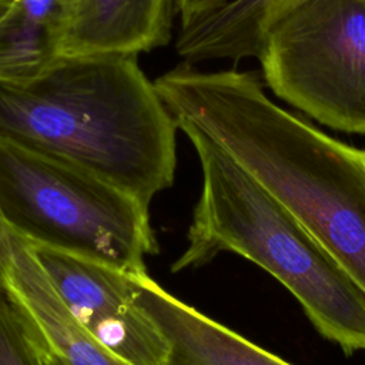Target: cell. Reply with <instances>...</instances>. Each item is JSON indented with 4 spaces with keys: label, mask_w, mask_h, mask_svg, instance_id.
<instances>
[{
    "label": "cell",
    "mask_w": 365,
    "mask_h": 365,
    "mask_svg": "<svg viewBox=\"0 0 365 365\" xmlns=\"http://www.w3.org/2000/svg\"><path fill=\"white\" fill-rule=\"evenodd\" d=\"M177 123L222 147L365 291V150L274 103L254 71L181 63L154 80Z\"/></svg>",
    "instance_id": "cell-1"
},
{
    "label": "cell",
    "mask_w": 365,
    "mask_h": 365,
    "mask_svg": "<svg viewBox=\"0 0 365 365\" xmlns=\"http://www.w3.org/2000/svg\"><path fill=\"white\" fill-rule=\"evenodd\" d=\"M177 124L137 56H60L0 78V138L83 167L145 207L171 187Z\"/></svg>",
    "instance_id": "cell-2"
},
{
    "label": "cell",
    "mask_w": 365,
    "mask_h": 365,
    "mask_svg": "<svg viewBox=\"0 0 365 365\" xmlns=\"http://www.w3.org/2000/svg\"><path fill=\"white\" fill-rule=\"evenodd\" d=\"M177 127L195 148L202 190L173 271L235 252L281 282L321 336L346 355L365 352V291L222 147L191 124Z\"/></svg>",
    "instance_id": "cell-3"
},
{
    "label": "cell",
    "mask_w": 365,
    "mask_h": 365,
    "mask_svg": "<svg viewBox=\"0 0 365 365\" xmlns=\"http://www.w3.org/2000/svg\"><path fill=\"white\" fill-rule=\"evenodd\" d=\"M0 215L29 242L118 271L145 272L158 250L148 207L108 180L0 138Z\"/></svg>",
    "instance_id": "cell-4"
},
{
    "label": "cell",
    "mask_w": 365,
    "mask_h": 365,
    "mask_svg": "<svg viewBox=\"0 0 365 365\" xmlns=\"http://www.w3.org/2000/svg\"><path fill=\"white\" fill-rule=\"evenodd\" d=\"M255 58L278 98L365 134V0H295L268 23Z\"/></svg>",
    "instance_id": "cell-5"
},
{
    "label": "cell",
    "mask_w": 365,
    "mask_h": 365,
    "mask_svg": "<svg viewBox=\"0 0 365 365\" xmlns=\"http://www.w3.org/2000/svg\"><path fill=\"white\" fill-rule=\"evenodd\" d=\"M31 250L70 314L103 348L128 365H165L167 338L138 305L131 274L47 247Z\"/></svg>",
    "instance_id": "cell-6"
},
{
    "label": "cell",
    "mask_w": 365,
    "mask_h": 365,
    "mask_svg": "<svg viewBox=\"0 0 365 365\" xmlns=\"http://www.w3.org/2000/svg\"><path fill=\"white\" fill-rule=\"evenodd\" d=\"M0 288L43 365H128L103 348L70 314L31 244L0 215Z\"/></svg>",
    "instance_id": "cell-7"
},
{
    "label": "cell",
    "mask_w": 365,
    "mask_h": 365,
    "mask_svg": "<svg viewBox=\"0 0 365 365\" xmlns=\"http://www.w3.org/2000/svg\"><path fill=\"white\" fill-rule=\"evenodd\" d=\"M131 279L138 305L167 338L165 365H291L173 297L147 272Z\"/></svg>",
    "instance_id": "cell-8"
},
{
    "label": "cell",
    "mask_w": 365,
    "mask_h": 365,
    "mask_svg": "<svg viewBox=\"0 0 365 365\" xmlns=\"http://www.w3.org/2000/svg\"><path fill=\"white\" fill-rule=\"evenodd\" d=\"M175 0H70L60 56H138L171 37Z\"/></svg>",
    "instance_id": "cell-9"
},
{
    "label": "cell",
    "mask_w": 365,
    "mask_h": 365,
    "mask_svg": "<svg viewBox=\"0 0 365 365\" xmlns=\"http://www.w3.org/2000/svg\"><path fill=\"white\" fill-rule=\"evenodd\" d=\"M295 0H228L218 9L182 23L175 50L184 63L257 57L268 23Z\"/></svg>",
    "instance_id": "cell-10"
},
{
    "label": "cell",
    "mask_w": 365,
    "mask_h": 365,
    "mask_svg": "<svg viewBox=\"0 0 365 365\" xmlns=\"http://www.w3.org/2000/svg\"><path fill=\"white\" fill-rule=\"evenodd\" d=\"M70 0H14L0 20V78L40 74L60 57Z\"/></svg>",
    "instance_id": "cell-11"
},
{
    "label": "cell",
    "mask_w": 365,
    "mask_h": 365,
    "mask_svg": "<svg viewBox=\"0 0 365 365\" xmlns=\"http://www.w3.org/2000/svg\"><path fill=\"white\" fill-rule=\"evenodd\" d=\"M0 365H43L7 294L0 288Z\"/></svg>",
    "instance_id": "cell-12"
},
{
    "label": "cell",
    "mask_w": 365,
    "mask_h": 365,
    "mask_svg": "<svg viewBox=\"0 0 365 365\" xmlns=\"http://www.w3.org/2000/svg\"><path fill=\"white\" fill-rule=\"evenodd\" d=\"M228 0H175V13L181 17V24L204 16Z\"/></svg>",
    "instance_id": "cell-13"
},
{
    "label": "cell",
    "mask_w": 365,
    "mask_h": 365,
    "mask_svg": "<svg viewBox=\"0 0 365 365\" xmlns=\"http://www.w3.org/2000/svg\"><path fill=\"white\" fill-rule=\"evenodd\" d=\"M14 0H0V20L1 17L7 13V10L10 9V6L13 4Z\"/></svg>",
    "instance_id": "cell-14"
}]
</instances>
